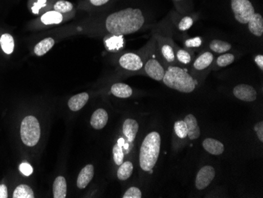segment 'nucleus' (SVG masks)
Segmentation results:
<instances>
[{
	"label": "nucleus",
	"mask_w": 263,
	"mask_h": 198,
	"mask_svg": "<svg viewBox=\"0 0 263 198\" xmlns=\"http://www.w3.org/2000/svg\"><path fill=\"white\" fill-rule=\"evenodd\" d=\"M202 44V40L201 37H197L194 38L188 39L185 42L184 45L188 49H194V48H198L200 47Z\"/></svg>",
	"instance_id": "f704fd0d"
},
{
	"label": "nucleus",
	"mask_w": 263,
	"mask_h": 198,
	"mask_svg": "<svg viewBox=\"0 0 263 198\" xmlns=\"http://www.w3.org/2000/svg\"><path fill=\"white\" fill-rule=\"evenodd\" d=\"M175 56H176V59L182 64H190L191 61H192L190 54L184 49H177V51L175 53Z\"/></svg>",
	"instance_id": "2f4dec72"
},
{
	"label": "nucleus",
	"mask_w": 263,
	"mask_h": 198,
	"mask_svg": "<svg viewBox=\"0 0 263 198\" xmlns=\"http://www.w3.org/2000/svg\"><path fill=\"white\" fill-rule=\"evenodd\" d=\"M73 8V4L68 1H65V0H60L59 2H57L54 6L55 11L60 13V14L70 12Z\"/></svg>",
	"instance_id": "7c9ffc66"
},
{
	"label": "nucleus",
	"mask_w": 263,
	"mask_h": 198,
	"mask_svg": "<svg viewBox=\"0 0 263 198\" xmlns=\"http://www.w3.org/2000/svg\"><path fill=\"white\" fill-rule=\"evenodd\" d=\"M94 177V167L88 164L81 171L77 180V186L79 189H85L89 184Z\"/></svg>",
	"instance_id": "9d476101"
},
{
	"label": "nucleus",
	"mask_w": 263,
	"mask_h": 198,
	"mask_svg": "<svg viewBox=\"0 0 263 198\" xmlns=\"http://www.w3.org/2000/svg\"><path fill=\"white\" fill-rule=\"evenodd\" d=\"M160 50H161V54L166 62L170 63V64L174 63L176 60V56H175V51L171 45L166 44V43H163L161 45Z\"/></svg>",
	"instance_id": "bb28decb"
},
{
	"label": "nucleus",
	"mask_w": 263,
	"mask_h": 198,
	"mask_svg": "<svg viewBox=\"0 0 263 198\" xmlns=\"http://www.w3.org/2000/svg\"><path fill=\"white\" fill-rule=\"evenodd\" d=\"M161 148V137L158 132H151L142 142L140 166L144 172H151L155 166Z\"/></svg>",
	"instance_id": "7ed1b4c3"
},
{
	"label": "nucleus",
	"mask_w": 263,
	"mask_h": 198,
	"mask_svg": "<svg viewBox=\"0 0 263 198\" xmlns=\"http://www.w3.org/2000/svg\"><path fill=\"white\" fill-rule=\"evenodd\" d=\"M133 172V164L130 161L123 162L119 166L118 170V178L121 181H126Z\"/></svg>",
	"instance_id": "b1692460"
},
{
	"label": "nucleus",
	"mask_w": 263,
	"mask_h": 198,
	"mask_svg": "<svg viewBox=\"0 0 263 198\" xmlns=\"http://www.w3.org/2000/svg\"><path fill=\"white\" fill-rule=\"evenodd\" d=\"M122 130H123L124 135L126 136L129 142H132L136 138V134L139 130V124L136 120L128 119L124 122Z\"/></svg>",
	"instance_id": "2eb2a0df"
},
{
	"label": "nucleus",
	"mask_w": 263,
	"mask_h": 198,
	"mask_svg": "<svg viewBox=\"0 0 263 198\" xmlns=\"http://www.w3.org/2000/svg\"><path fill=\"white\" fill-rule=\"evenodd\" d=\"M0 46L6 55L12 54L14 50V39L10 33H3L0 37Z\"/></svg>",
	"instance_id": "aec40b11"
},
{
	"label": "nucleus",
	"mask_w": 263,
	"mask_h": 198,
	"mask_svg": "<svg viewBox=\"0 0 263 198\" xmlns=\"http://www.w3.org/2000/svg\"><path fill=\"white\" fill-rule=\"evenodd\" d=\"M55 45V41L52 38H46L43 40L41 42H39L34 48V53L38 56L44 55L46 53L48 52L53 46Z\"/></svg>",
	"instance_id": "412c9836"
},
{
	"label": "nucleus",
	"mask_w": 263,
	"mask_h": 198,
	"mask_svg": "<svg viewBox=\"0 0 263 198\" xmlns=\"http://www.w3.org/2000/svg\"><path fill=\"white\" fill-rule=\"evenodd\" d=\"M106 48L109 51H118L120 49H122L124 45L123 36H117V35H112L111 37H108L105 41Z\"/></svg>",
	"instance_id": "4be33fe9"
},
{
	"label": "nucleus",
	"mask_w": 263,
	"mask_h": 198,
	"mask_svg": "<svg viewBox=\"0 0 263 198\" xmlns=\"http://www.w3.org/2000/svg\"><path fill=\"white\" fill-rule=\"evenodd\" d=\"M184 123L186 124L187 129H188V137L190 140H197L199 138L201 131L200 128L198 126V122L197 118L192 114L186 115L184 118Z\"/></svg>",
	"instance_id": "9b49d317"
},
{
	"label": "nucleus",
	"mask_w": 263,
	"mask_h": 198,
	"mask_svg": "<svg viewBox=\"0 0 263 198\" xmlns=\"http://www.w3.org/2000/svg\"><path fill=\"white\" fill-rule=\"evenodd\" d=\"M108 114L106 110L99 108L91 115V125L95 129H102L108 124Z\"/></svg>",
	"instance_id": "f8f14e48"
},
{
	"label": "nucleus",
	"mask_w": 263,
	"mask_h": 198,
	"mask_svg": "<svg viewBox=\"0 0 263 198\" xmlns=\"http://www.w3.org/2000/svg\"><path fill=\"white\" fill-rule=\"evenodd\" d=\"M67 185L66 178L59 176L53 184V195L55 198H65L66 197Z\"/></svg>",
	"instance_id": "a211bd4d"
},
{
	"label": "nucleus",
	"mask_w": 263,
	"mask_h": 198,
	"mask_svg": "<svg viewBox=\"0 0 263 198\" xmlns=\"http://www.w3.org/2000/svg\"><path fill=\"white\" fill-rule=\"evenodd\" d=\"M215 57L212 53L210 51H206L202 53V55L197 58L193 63V67L196 71H202L207 69L213 62H214Z\"/></svg>",
	"instance_id": "f3484780"
},
{
	"label": "nucleus",
	"mask_w": 263,
	"mask_h": 198,
	"mask_svg": "<svg viewBox=\"0 0 263 198\" xmlns=\"http://www.w3.org/2000/svg\"><path fill=\"white\" fill-rule=\"evenodd\" d=\"M144 22V14L140 9L130 7L109 15L106 20V28L112 35L124 36L140 30Z\"/></svg>",
	"instance_id": "f257e3e1"
},
{
	"label": "nucleus",
	"mask_w": 263,
	"mask_h": 198,
	"mask_svg": "<svg viewBox=\"0 0 263 198\" xmlns=\"http://www.w3.org/2000/svg\"><path fill=\"white\" fill-rule=\"evenodd\" d=\"M202 146L208 153L214 156H219L225 151V146L218 140L214 138H206L202 142Z\"/></svg>",
	"instance_id": "ddd939ff"
},
{
	"label": "nucleus",
	"mask_w": 263,
	"mask_h": 198,
	"mask_svg": "<svg viewBox=\"0 0 263 198\" xmlns=\"http://www.w3.org/2000/svg\"><path fill=\"white\" fill-rule=\"evenodd\" d=\"M41 134V125L37 118L33 115L25 116L20 126L21 139L24 146L28 147L37 146Z\"/></svg>",
	"instance_id": "20e7f679"
},
{
	"label": "nucleus",
	"mask_w": 263,
	"mask_h": 198,
	"mask_svg": "<svg viewBox=\"0 0 263 198\" xmlns=\"http://www.w3.org/2000/svg\"><path fill=\"white\" fill-rule=\"evenodd\" d=\"M62 14L54 11H48L41 17V22L45 25L59 24L63 22Z\"/></svg>",
	"instance_id": "393cba45"
},
{
	"label": "nucleus",
	"mask_w": 263,
	"mask_h": 198,
	"mask_svg": "<svg viewBox=\"0 0 263 198\" xmlns=\"http://www.w3.org/2000/svg\"><path fill=\"white\" fill-rule=\"evenodd\" d=\"M34 193L30 186L25 184H21L17 186L13 193V198H33Z\"/></svg>",
	"instance_id": "5701e85b"
},
{
	"label": "nucleus",
	"mask_w": 263,
	"mask_h": 198,
	"mask_svg": "<svg viewBox=\"0 0 263 198\" xmlns=\"http://www.w3.org/2000/svg\"><path fill=\"white\" fill-rule=\"evenodd\" d=\"M144 71L148 77L158 81H162L166 73L164 67L155 59L148 60L144 66Z\"/></svg>",
	"instance_id": "1a4fd4ad"
},
{
	"label": "nucleus",
	"mask_w": 263,
	"mask_h": 198,
	"mask_svg": "<svg viewBox=\"0 0 263 198\" xmlns=\"http://www.w3.org/2000/svg\"><path fill=\"white\" fill-rule=\"evenodd\" d=\"M89 1L94 6H99L106 4L107 2H109L110 0H89Z\"/></svg>",
	"instance_id": "ea45409f"
},
{
	"label": "nucleus",
	"mask_w": 263,
	"mask_h": 198,
	"mask_svg": "<svg viewBox=\"0 0 263 198\" xmlns=\"http://www.w3.org/2000/svg\"><path fill=\"white\" fill-rule=\"evenodd\" d=\"M123 139H119L118 143L116 144L115 146L113 148V160L117 165L120 166L124 161V152L123 147Z\"/></svg>",
	"instance_id": "cd10ccee"
},
{
	"label": "nucleus",
	"mask_w": 263,
	"mask_h": 198,
	"mask_svg": "<svg viewBox=\"0 0 263 198\" xmlns=\"http://www.w3.org/2000/svg\"><path fill=\"white\" fill-rule=\"evenodd\" d=\"M19 169H20V172L24 175L29 176L33 174V167L31 166L30 164H28V163H22V164H21Z\"/></svg>",
	"instance_id": "c9c22d12"
},
{
	"label": "nucleus",
	"mask_w": 263,
	"mask_h": 198,
	"mask_svg": "<svg viewBox=\"0 0 263 198\" xmlns=\"http://www.w3.org/2000/svg\"><path fill=\"white\" fill-rule=\"evenodd\" d=\"M210 49L211 51H215V53L224 54L232 49V45L229 43L221 41V40H214L210 44Z\"/></svg>",
	"instance_id": "a878e982"
},
{
	"label": "nucleus",
	"mask_w": 263,
	"mask_h": 198,
	"mask_svg": "<svg viewBox=\"0 0 263 198\" xmlns=\"http://www.w3.org/2000/svg\"><path fill=\"white\" fill-rule=\"evenodd\" d=\"M112 94L118 98H129L132 94V89L130 85L124 83H116L110 89Z\"/></svg>",
	"instance_id": "6ab92c4d"
},
{
	"label": "nucleus",
	"mask_w": 263,
	"mask_h": 198,
	"mask_svg": "<svg viewBox=\"0 0 263 198\" xmlns=\"http://www.w3.org/2000/svg\"><path fill=\"white\" fill-rule=\"evenodd\" d=\"M215 177V168L210 165L202 167L196 178V187L197 190H202L211 184Z\"/></svg>",
	"instance_id": "423d86ee"
},
{
	"label": "nucleus",
	"mask_w": 263,
	"mask_h": 198,
	"mask_svg": "<svg viewBox=\"0 0 263 198\" xmlns=\"http://www.w3.org/2000/svg\"><path fill=\"white\" fill-rule=\"evenodd\" d=\"M174 131L179 138L184 139L188 136V129L186 124L183 120L176 121L174 124Z\"/></svg>",
	"instance_id": "c85d7f7f"
},
{
	"label": "nucleus",
	"mask_w": 263,
	"mask_h": 198,
	"mask_svg": "<svg viewBox=\"0 0 263 198\" xmlns=\"http://www.w3.org/2000/svg\"><path fill=\"white\" fill-rule=\"evenodd\" d=\"M231 7L236 20L241 24H247L255 14V8L249 0H232Z\"/></svg>",
	"instance_id": "39448f33"
},
{
	"label": "nucleus",
	"mask_w": 263,
	"mask_h": 198,
	"mask_svg": "<svg viewBox=\"0 0 263 198\" xmlns=\"http://www.w3.org/2000/svg\"><path fill=\"white\" fill-rule=\"evenodd\" d=\"M235 60V56L230 53H224L217 59L216 63L219 67H225L232 64Z\"/></svg>",
	"instance_id": "c756f323"
},
{
	"label": "nucleus",
	"mask_w": 263,
	"mask_h": 198,
	"mask_svg": "<svg viewBox=\"0 0 263 198\" xmlns=\"http://www.w3.org/2000/svg\"><path fill=\"white\" fill-rule=\"evenodd\" d=\"M8 198V190L6 185H0V198Z\"/></svg>",
	"instance_id": "4c0bfd02"
},
{
	"label": "nucleus",
	"mask_w": 263,
	"mask_h": 198,
	"mask_svg": "<svg viewBox=\"0 0 263 198\" xmlns=\"http://www.w3.org/2000/svg\"><path fill=\"white\" fill-rule=\"evenodd\" d=\"M248 29L251 34L255 37H260L263 34V19L261 14L255 13L247 23Z\"/></svg>",
	"instance_id": "4468645a"
},
{
	"label": "nucleus",
	"mask_w": 263,
	"mask_h": 198,
	"mask_svg": "<svg viewBox=\"0 0 263 198\" xmlns=\"http://www.w3.org/2000/svg\"><path fill=\"white\" fill-rule=\"evenodd\" d=\"M255 63H256L258 67H259V69L261 70V71H263V55H256L255 58Z\"/></svg>",
	"instance_id": "58836bf2"
},
{
	"label": "nucleus",
	"mask_w": 263,
	"mask_h": 198,
	"mask_svg": "<svg viewBox=\"0 0 263 198\" xmlns=\"http://www.w3.org/2000/svg\"><path fill=\"white\" fill-rule=\"evenodd\" d=\"M89 99V95L87 93H81L77 95L73 96L69 99L68 106L69 109L73 111H80L81 108L85 107Z\"/></svg>",
	"instance_id": "dca6fc26"
},
{
	"label": "nucleus",
	"mask_w": 263,
	"mask_h": 198,
	"mask_svg": "<svg viewBox=\"0 0 263 198\" xmlns=\"http://www.w3.org/2000/svg\"><path fill=\"white\" fill-rule=\"evenodd\" d=\"M175 1H180V0H175Z\"/></svg>",
	"instance_id": "a19ab883"
},
{
	"label": "nucleus",
	"mask_w": 263,
	"mask_h": 198,
	"mask_svg": "<svg viewBox=\"0 0 263 198\" xmlns=\"http://www.w3.org/2000/svg\"><path fill=\"white\" fill-rule=\"evenodd\" d=\"M193 23H194V20L193 18L189 16L184 17L180 21L177 27L180 31H186L193 26Z\"/></svg>",
	"instance_id": "473e14b6"
},
{
	"label": "nucleus",
	"mask_w": 263,
	"mask_h": 198,
	"mask_svg": "<svg viewBox=\"0 0 263 198\" xmlns=\"http://www.w3.org/2000/svg\"><path fill=\"white\" fill-rule=\"evenodd\" d=\"M123 198H141L142 193L140 189L137 187H130L126 190V192L124 194Z\"/></svg>",
	"instance_id": "72a5a7b5"
},
{
	"label": "nucleus",
	"mask_w": 263,
	"mask_h": 198,
	"mask_svg": "<svg viewBox=\"0 0 263 198\" xmlns=\"http://www.w3.org/2000/svg\"><path fill=\"white\" fill-rule=\"evenodd\" d=\"M119 64L124 69L137 71L144 66L141 58L134 53H126L119 59Z\"/></svg>",
	"instance_id": "0eeeda50"
},
{
	"label": "nucleus",
	"mask_w": 263,
	"mask_h": 198,
	"mask_svg": "<svg viewBox=\"0 0 263 198\" xmlns=\"http://www.w3.org/2000/svg\"><path fill=\"white\" fill-rule=\"evenodd\" d=\"M255 133L257 134L258 138H259L260 142H263V122H259L257 124H255Z\"/></svg>",
	"instance_id": "e433bc0d"
},
{
	"label": "nucleus",
	"mask_w": 263,
	"mask_h": 198,
	"mask_svg": "<svg viewBox=\"0 0 263 198\" xmlns=\"http://www.w3.org/2000/svg\"><path fill=\"white\" fill-rule=\"evenodd\" d=\"M162 81L167 87L183 93H193L197 87L193 77L185 70L175 66H170L166 70Z\"/></svg>",
	"instance_id": "f03ea898"
},
{
	"label": "nucleus",
	"mask_w": 263,
	"mask_h": 198,
	"mask_svg": "<svg viewBox=\"0 0 263 198\" xmlns=\"http://www.w3.org/2000/svg\"><path fill=\"white\" fill-rule=\"evenodd\" d=\"M233 95L244 102H253L257 99V92L251 85L241 84L233 89Z\"/></svg>",
	"instance_id": "6e6552de"
}]
</instances>
